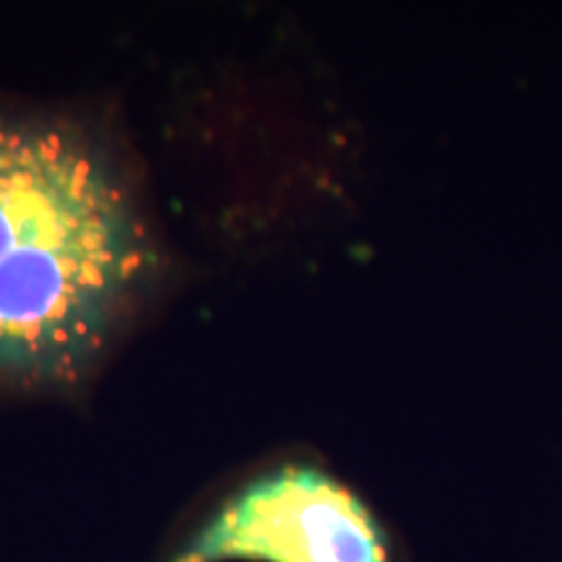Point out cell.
Wrapping results in <instances>:
<instances>
[{
	"instance_id": "6da1fadb",
	"label": "cell",
	"mask_w": 562,
	"mask_h": 562,
	"mask_svg": "<svg viewBox=\"0 0 562 562\" xmlns=\"http://www.w3.org/2000/svg\"><path fill=\"white\" fill-rule=\"evenodd\" d=\"M157 261L100 140L58 121L0 117V381H79Z\"/></svg>"
},
{
	"instance_id": "7a4b0ae2",
	"label": "cell",
	"mask_w": 562,
	"mask_h": 562,
	"mask_svg": "<svg viewBox=\"0 0 562 562\" xmlns=\"http://www.w3.org/2000/svg\"><path fill=\"white\" fill-rule=\"evenodd\" d=\"M391 562L362 497L313 463L252 476L199 526L172 562Z\"/></svg>"
}]
</instances>
